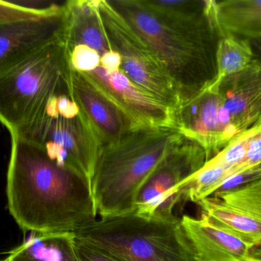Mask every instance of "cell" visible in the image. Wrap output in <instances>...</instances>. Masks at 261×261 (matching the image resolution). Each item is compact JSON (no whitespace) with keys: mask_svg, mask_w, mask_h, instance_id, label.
Here are the masks:
<instances>
[{"mask_svg":"<svg viewBox=\"0 0 261 261\" xmlns=\"http://www.w3.org/2000/svg\"><path fill=\"white\" fill-rule=\"evenodd\" d=\"M254 52V61L261 65V39L249 41Z\"/></svg>","mask_w":261,"mask_h":261,"instance_id":"cell-27","label":"cell"},{"mask_svg":"<svg viewBox=\"0 0 261 261\" xmlns=\"http://www.w3.org/2000/svg\"><path fill=\"white\" fill-rule=\"evenodd\" d=\"M215 12L222 36L261 39V0L215 1Z\"/></svg>","mask_w":261,"mask_h":261,"instance_id":"cell-18","label":"cell"},{"mask_svg":"<svg viewBox=\"0 0 261 261\" xmlns=\"http://www.w3.org/2000/svg\"><path fill=\"white\" fill-rule=\"evenodd\" d=\"M68 92L52 97L30 125L16 136L39 146L58 165L77 173L91 185L102 146L82 110L73 118L58 111V95Z\"/></svg>","mask_w":261,"mask_h":261,"instance_id":"cell-6","label":"cell"},{"mask_svg":"<svg viewBox=\"0 0 261 261\" xmlns=\"http://www.w3.org/2000/svg\"><path fill=\"white\" fill-rule=\"evenodd\" d=\"M222 104L236 136L255 125L261 115V65L253 61L246 68L219 81Z\"/></svg>","mask_w":261,"mask_h":261,"instance_id":"cell-14","label":"cell"},{"mask_svg":"<svg viewBox=\"0 0 261 261\" xmlns=\"http://www.w3.org/2000/svg\"><path fill=\"white\" fill-rule=\"evenodd\" d=\"M97 0L66 2L64 38L68 51L76 45L88 46L99 56L113 51L107 38Z\"/></svg>","mask_w":261,"mask_h":261,"instance_id":"cell-17","label":"cell"},{"mask_svg":"<svg viewBox=\"0 0 261 261\" xmlns=\"http://www.w3.org/2000/svg\"><path fill=\"white\" fill-rule=\"evenodd\" d=\"M251 254L253 261H261V246L253 248Z\"/></svg>","mask_w":261,"mask_h":261,"instance_id":"cell-28","label":"cell"},{"mask_svg":"<svg viewBox=\"0 0 261 261\" xmlns=\"http://www.w3.org/2000/svg\"><path fill=\"white\" fill-rule=\"evenodd\" d=\"M73 234L122 261H195L179 219L158 220L130 212L101 218Z\"/></svg>","mask_w":261,"mask_h":261,"instance_id":"cell-5","label":"cell"},{"mask_svg":"<svg viewBox=\"0 0 261 261\" xmlns=\"http://www.w3.org/2000/svg\"><path fill=\"white\" fill-rule=\"evenodd\" d=\"M65 3L61 7L53 10L39 11L18 6L14 1L0 0V25L37 19L47 15H53L57 12H61L64 9Z\"/></svg>","mask_w":261,"mask_h":261,"instance_id":"cell-21","label":"cell"},{"mask_svg":"<svg viewBox=\"0 0 261 261\" xmlns=\"http://www.w3.org/2000/svg\"><path fill=\"white\" fill-rule=\"evenodd\" d=\"M82 73L140 126L175 127L174 112L140 90L122 70L109 72L99 65Z\"/></svg>","mask_w":261,"mask_h":261,"instance_id":"cell-12","label":"cell"},{"mask_svg":"<svg viewBox=\"0 0 261 261\" xmlns=\"http://www.w3.org/2000/svg\"><path fill=\"white\" fill-rule=\"evenodd\" d=\"M254 61V52L249 41L231 35L222 37L216 53V81L242 72Z\"/></svg>","mask_w":261,"mask_h":261,"instance_id":"cell-20","label":"cell"},{"mask_svg":"<svg viewBox=\"0 0 261 261\" xmlns=\"http://www.w3.org/2000/svg\"><path fill=\"white\" fill-rule=\"evenodd\" d=\"M2 261H6V260H2Z\"/></svg>","mask_w":261,"mask_h":261,"instance_id":"cell-30","label":"cell"},{"mask_svg":"<svg viewBox=\"0 0 261 261\" xmlns=\"http://www.w3.org/2000/svg\"><path fill=\"white\" fill-rule=\"evenodd\" d=\"M98 7L110 44L122 58L119 70L140 90L176 111L181 104L180 93L153 52L108 0L98 2Z\"/></svg>","mask_w":261,"mask_h":261,"instance_id":"cell-7","label":"cell"},{"mask_svg":"<svg viewBox=\"0 0 261 261\" xmlns=\"http://www.w3.org/2000/svg\"><path fill=\"white\" fill-rule=\"evenodd\" d=\"M261 179V164L228 178L215 193H224Z\"/></svg>","mask_w":261,"mask_h":261,"instance_id":"cell-24","label":"cell"},{"mask_svg":"<svg viewBox=\"0 0 261 261\" xmlns=\"http://www.w3.org/2000/svg\"><path fill=\"white\" fill-rule=\"evenodd\" d=\"M122 58L115 51L107 52L100 58V65L109 72H116L120 69Z\"/></svg>","mask_w":261,"mask_h":261,"instance_id":"cell-26","label":"cell"},{"mask_svg":"<svg viewBox=\"0 0 261 261\" xmlns=\"http://www.w3.org/2000/svg\"><path fill=\"white\" fill-rule=\"evenodd\" d=\"M76 250L80 261H122L107 251L76 238Z\"/></svg>","mask_w":261,"mask_h":261,"instance_id":"cell-25","label":"cell"},{"mask_svg":"<svg viewBox=\"0 0 261 261\" xmlns=\"http://www.w3.org/2000/svg\"><path fill=\"white\" fill-rule=\"evenodd\" d=\"M257 123H260V124H261V115H260V119H259V121Z\"/></svg>","mask_w":261,"mask_h":261,"instance_id":"cell-29","label":"cell"},{"mask_svg":"<svg viewBox=\"0 0 261 261\" xmlns=\"http://www.w3.org/2000/svg\"><path fill=\"white\" fill-rule=\"evenodd\" d=\"M248 136L247 130L231 139L200 170L187 179L179 188L180 203H197L214 194L228 178L245 171Z\"/></svg>","mask_w":261,"mask_h":261,"instance_id":"cell-15","label":"cell"},{"mask_svg":"<svg viewBox=\"0 0 261 261\" xmlns=\"http://www.w3.org/2000/svg\"><path fill=\"white\" fill-rule=\"evenodd\" d=\"M70 84L72 98L88 118L102 148L142 127L99 91L82 72L70 68Z\"/></svg>","mask_w":261,"mask_h":261,"instance_id":"cell-11","label":"cell"},{"mask_svg":"<svg viewBox=\"0 0 261 261\" xmlns=\"http://www.w3.org/2000/svg\"><path fill=\"white\" fill-rule=\"evenodd\" d=\"M70 68L64 35L0 74V122L10 136L21 134L52 97L70 91Z\"/></svg>","mask_w":261,"mask_h":261,"instance_id":"cell-4","label":"cell"},{"mask_svg":"<svg viewBox=\"0 0 261 261\" xmlns=\"http://www.w3.org/2000/svg\"><path fill=\"white\" fill-rule=\"evenodd\" d=\"M69 52L70 67L81 72L95 70L100 65V56L97 52L88 46L76 45Z\"/></svg>","mask_w":261,"mask_h":261,"instance_id":"cell-22","label":"cell"},{"mask_svg":"<svg viewBox=\"0 0 261 261\" xmlns=\"http://www.w3.org/2000/svg\"><path fill=\"white\" fill-rule=\"evenodd\" d=\"M108 2L172 78L181 104L216 81V53L223 36L216 20L215 1Z\"/></svg>","mask_w":261,"mask_h":261,"instance_id":"cell-1","label":"cell"},{"mask_svg":"<svg viewBox=\"0 0 261 261\" xmlns=\"http://www.w3.org/2000/svg\"><path fill=\"white\" fill-rule=\"evenodd\" d=\"M7 173L9 212L23 231L74 233L96 220L90 182L50 159L45 151L11 136Z\"/></svg>","mask_w":261,"mask_h":261,"instance_id":"cell-2","label":"cell"},{"mask_svg":"<svg viewBox=\"0 0 261 261\" xmlns=\"http://www.w3.org/2000/svg\"><path fill=\"white\" fill-rule=\"evenodd\" d=\"M207 161L205 150L196 141L185 137L143 184L137 196L134 212L147 219H179L173 209L181 202L179 188Z\"/></svg>","mask_w":261,"mask_h":261,"instance_id":"cell-8","label":"cell"},{"mask_svg":"<svg viewBox=\"0 0 261 261\" xmlns=\"http://www.w3.org/2000/svg\"><path fill=\"white\" fill-rule=\"evenodd\" d=\"M174 121L175 128L205 150L208 161L236 137L216 82L182 103L174 112Z\"/></svg>","mask_w":261,"mask_h":261,"instance_id":"cell-10","label":"cell"},{"mask_svg":"<svg viewBox=\"0 0 261 261\" xmlns=\"http://www.w3.org/2000/svg\"><path fill=\"white\" fill-rule=\"evenodd\" d=\"M181 226L195 261H253V247L200 216L184 215Z\"/></svg>","mask_w":261,"mask_h":261,"instance_id":"cell-16","label":"cell"},{"mask_svg":"<svg viewBox=\"0 0 261 261\" xmlns=\"http://www.w3.org/2000/svg\"><path fill=\"white\" fill-rule=\"evenodd\" d=\"M185 137L175 127L145 126L104 147L91 184L97 215L134 212L143 184Z\"/></svg>","mask_w":261,"mask_h":261,"instance_id":"cell-3","label":"cell"},{"mask_svg":"<svg viewBox=\"0 0 261 261\" xmlns=\"http://www.w3.org/2000/svg\"><path fill=\"white\" fill-rule=\"evenodd\" d=\"M201 216L251 247L261 246V179L197 202Z\"/></svg>","mask_w":261,"mask_h":261,"instance_id":"cell-9","label":"cell"},{"mask_svg":"<svg viewBox=\"0 0 261 261\" xmlns=\"http://www.w3.org/2000/svg\"><path fill=\"white\" fill-rule=\"evenodd\" d=\"M261 164V124L257 123L249 129L246 156L244 167L246 170Z\"/></svg>","mask_w":261,"mask_h":261,"instance_id":"cell-23","label":"cell"},{"mask_svg":"<svg viewBox=\"0 0 261 261\" xmlns=\"http://www.w3.org/2000/svg\"><path fill=\"white\" fill-rule=\"evenodd\" d=\"M65 6V5H64ZM65 13L0 25V74L64 35Z\"/></svg>","mask_w":261,"mask_h":261,"instance_id":"cell-13","label":"cell"},{"mask_svg":"<svg viewBox=\"0 0 261 261\" xmlns=\"http://www.w3.org/2000/svg\"><path fill=\"white\" fill-rule=\"evenodd\" d=\"M6 261H80L73 233H32Z\"/></svg>","mask_w":261,"mask_h":261,"instance_id":"cell-19","label":"cell"}]
</instances>
